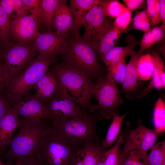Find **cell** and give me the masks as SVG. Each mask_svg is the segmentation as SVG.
<instances>
[{
    "label": "cell",
    "instance_id": "obj_1",
    "mask_svg": "<svg viewBox=\"0 0 165 165\" xmlns=\"http://www.w3.org/2000/svg\"><path fill=\"white\" fill-rule=\"evenodd\" d=\"M61 63L90 79L104 75L106 69L98 62L90 43L80 36H69Z\"/></svg>",
    "mask_w": 165,
    "mask_h": 165
},
{
    "label": "cell",
    "instance_id": "obj_2",
    "mask_svg": "<svg viewBox=\"0 0 165 165\" xmlns=\"http://www.w3.org/2000/svg\"><path fill=\"white\" fill-rule=\"evenodd\" d=\"M79 149L66 141L52 125L40 140L34 158L40 165H73Z\"/></svg>",
    "mask_w": 165,
    "mask_h": 165
},
{
    "label": "cell",
    "instance_id": "obj_3",
    "mask_svg": "<svg viewBox=\"0 0 165 165\" xmlns=\"http://www.w3.org/2000/svg\"><path fill=\"white\" fill-rule=\"evenodd\" d=\"M51 68L59 83L64 88L73 101L83 110L95 113L97 105H92L91 99L96 84L61 63H55Z\"/></svg>",
    "mask_w": 165,
    "mask_h": 165
},
{
    "label": "cell",
    "instance_id": "obj_4",
    "mask_svg": "<svg viewBox=\"0 0 165 165\" xmlns=\"http://www.w3.org/2000/svg\"><path fill=\"white\" fill-rule=\"evenodd\" d=\"M20 119L17 132L5 153L10 160L34 158L37 145L45 131L50 126L46 120Z\"/></svg>",
    "mask_w": 165,
    "mask_h": 165
},
{
    "label": "cell",
    "instance_id": "obj_5",
    "mask_svg": "<svg viewBox=\"0 0 165 165\" xmlns=\"http://www.w3.org/2000/svg\"><path fill=\"white\" fill-rule=\"evenodd\" d=\"M98 120L96 113L86 111L80 117L62 119L52 125L66 141L79 149L88 143L100 142L96 130Z\"/></svg>",
    "mask_w": 165,
    "mask_h": 165
},
{
    "label": "cell",
    "instance_id": "obj_6",
    "mask_svg": "<svg viewBox=\"0 0 165 165\" xmlns=\"http://www.w3.org/2000/svg\"><path fill=\"white\" fill-rule=\"evenodd\" d=\"M57 61V57H47L38 54L29 65L6 87L5 95L12 104L29 92L48 72L50 67Z\"/></svg>",
    "mask_w": 165,
    "mask_h": 165
},
{
    "label": "cell",
    "instance_id": "obj_7",
    "mask_svg": "<svg viewBox=\"0 0 165 165\" xmlns=\"http://www.w3.org/2000/svg\"><path fill=\"white\" fill-rule=\"evenodd\" d=\"M2 51L6 87L29 65L38 53L33 42L29 43H14Z\"/></svg>",
    "mask_w": 165,
    "mask_h": 165
},
{
    "label": "cell",
    "instance_id": "obj_8",
    "mask_svg": "<svg viewBox=\"0 0 165 165\" xmlns=\"http://www.w3.org/2000/svg\"><path fill=\"white\" fill-rule=\"evenodd\" d=\"M97 80L93 94L98 102L95 113L100 120L112 119L119 115L118 108L123 101L114 81L108 79L106 75Z\"/></svg>",
    "mask_w": 165,
    "mask_h": 165
},
{
    "label": "cell",
    "instance_id": "obj_9",
    "mask_svg": "<svg viewBox=\"0 0 165 165\" xmlns=\"http://www.w3.org/2000/svg\"><path fill=\"white\" fill-rule=\"evenodd\" d=\"M43 104L52 123L62 119L80 117L86 112L73 101L60 84L55 95Z\"/></svg>",
    "mask_w": 165,
    "mask_h": 165
},
{
    "label": "cell",
    "instance_id": "obj_10",
    "mask_svg": "<svg viewBox=\"0 0 165 165\" xmlns=\"http://www.w3.org/2000/svg\"><path fill=\"white\" fill-rule=\"evenodd\" d=\"M112 24L107 18L104 0H100L88 12L82 21L85 31L82 38L92 46Z\"/></svg>",
    "mask_w": 165,
    "mask_h": 165
},
{
    "label": "cell",
    "instance_id": "obj_11",
    "mask_svg": "<svg viewBox=\"0 0 165 165\" xmlns=\"http://www.w3.org/2000/svg\"><path fill=\"white\" fill-rule=\"evenodd\" d=\"M138 122V125L136 128L131 130L126 137L123 148L120 153L136 149L147 156L148 151L155 144L158 133L155 129L144 126L141 119H139Z\"/></svg>",
    "mask_w": 165,
    "mask_h": 165
},
{
    "label": "cell",
    "instance_id": "obj_12",
    "mask_svg": "<svg viewBox=\"0 0 165 165\" xmlns=\"http://www.w3.org/2000/svg\"><path fill=\"white\" fill-rule=\"evenodd\" d=\"M69 36L54 31L46 30L40 33L33 42L38 54L47 57L62 56L67 46Z\"/></svg>",
    "mask_w": 165,
    "mask_h": 165
},
{
    "label": "cell",
    "instance_id": "obj_13",
    "mask_svg": "<svg viewBox=\"0 0 165 165\" xmlns=\"http://www.w3.org/2000/svg\"><path fill=\"white\" fill-rule=\"evenodd\" d=\"M41 28L38 18L30 13L17 17L12 22L11 30L13 39L17 43L33 42L40 34Z\"/></svg>",
    "mask_w": 165,
    "mask_h": 165
},
{
    "label": "cell",
    "instance_id": "obj_14",
    "mask_svg": "<svg viewBox=\"0 0 165 165\" xmlns=\"http://www.w3.org/2000/svg\"><path fill=\"white\" fill-rule=\"evenodd\" d=\"M12 107L16 111L20 119H49V113L45 105L30 92L13 102Z\"/></svg>",
    "mask_w": 165,
    "mask_h": 165
},
{
    "label": "cell",
    "instance_id": "obj_15",
    "mask_svg": "<svg viewBox=\"0 0 165 165\" xmlns=\"http://www.w3.org/2000/svg\"><path fill=\"white\" fill-rule=\"evenodd\" d=\"M144 54V52L139 50L135 51L130 56V59L127 65L125 76L122 87L126 97L129 100L137 98L136 94L141 86V81L138 76L136 66L138 59Z\"/></svg>",
    "mask_w": 165,
    "mask_h": 165
},
{
    "label": "cell",
    "instance_id": "obj_16",
    "mask_svg": "<svg viewBox=\"0 0 165 165\" xmlns=\"http://www.w3.org/2000/svg\"><path fill=\"white\" fill-rule=\"evenodd\" d=\"M16 110L12 107L0 119V151L9 146L20 123Z\"/></svg>",
    "mask_w": 165,
    "mask_h": 165
},
{
    "label": "cell",
    "instance_id": "obj_17",
    "mask_svg": "<svg viewBox=\"0 0 165 165\" xmlns=\"http://www.w3.org/2000/svg\"><path fill=\"white\" fill-rule=\"evenodd\" d=\"M74 20L72 14L65 0H59L55 10L53 24L55 31L68 36L73 32Z\"/></svg>",
    "mask_w": 165,
    "mask_h": 165
},
{
    "label": "cell",
    "instance_id": "obj_18",
    "mask_svg": "<svg viewBox=\"0 0 165 165\" xmlns=\"http://www.w3.org/2000/svg\"><path fill=\"white\" fill-rule=\"evenodd\" d=\"M59 87L56 76L51 68L37 82L33 89L36 90L34 94L41 102L44 103L56 94Z\"/></svg>",
    "mask_w": 165,
    "mask_h": 165
},
{
    "label": "cell",
    "instance_id": "obj_19",
    "mask_svg": "<svg viewBox=\"0 0 165 165\" xmlns=\"http://www.w3.org/2000/svg\"><path fill=\"white\" fill-rule=\"evenodd\" d=\"M106 149L100 142L87 143L78 149L73 165H97Z\"/></svg>",
    "mask_w": 165,
    "mask_h": 165
},
{
    "label": "cell",
    "instance_id": "obj_20",
    "mask_svg": "<svg viewBox=\"0 0 165 165\" xmlns=\"http://www.w3.org/2000/svg\"><path fill=\"white\" fill-rule=\"evenodd\" d=\"M98 0H71L68 7L74 20V28L71 34L79 37L80 30L82 21L88 12L94 6L98 4Z\"/></svg>",
    "mask_w": 165,
    "mask_h": 165
},
{
    "label": "cell",
    "instance_id": "obj_21",
    "mask_svg": "<svg viewBox=\"0 0 165 165\" xmlns=\"http://www.w3.org/2000/svg\"><path fill=\"white\" fill-rule=\"evenodd\" d=\"M127 45L124 46H115L111 49L101 58L107 67L120 61L128 55L131 56L135 52L134 47L139 43L132 35L126 38Z\"/></svg>",
    "mask_w": 165,
    "mask_h": 165
},
{
    "label": "cell",
    "instance_id": "obj_22",
    "mask_svg": "<svg viewBox=\"0 0 165 165\" xmlns=\"http://www.w3.org/2000/svg\"><path fill=\"white\" fill-rule=\"evenodd\" d=\"M122 34L113 24L97 41L91 46L101 59L106 53L116 45Z\"/></svg>",
    "mask_w": 165,
    "mask_h": 165
},
{
    "label": "cell",
    "instance_id": "obj_23",
    "mask_svg": "<svg viewBox=\"0 0 165 165\" xmlns=\"http://www.w3.org/2000/svg\"><path fill=\"white\" fill-rule=\"evenodd\" d=\"M150 54L152 59L154 69L150 83L144 90L143 96L148 92L152 88L162 90L165 87V68L164 61L159 53L153 52Z\"/></svg>",
    "mask_w": 165,
    "mask_h": 165
},
{
    "label": "cell",
    "instance_id": "obj_24",
    "mask_svg": "<svg viewBox=\"0 0 165 165\" xmlns=\"http://www.w3.org/2000/svg\"><path fill=\"white\" fill-rule=\"evenodd\" d=\"M59 0H41L40 6L38 20L41 28L46 30L53 31V24L56 8Z\"/></svg>",
    "mask_w": 165,
    "mask_h": 165
},
{
    "label": "cell",
    "instance_id": "obj_25",
    "mask_svg": "<svg viewBox=\"0 0 165 165\" xmlns=\"http://www.w3.org/2000/svg\"><path fill=\"white\" fill-rule=\"evenodd\" d=\"M165 36V25L152 27L145 32L140 42L139 50L144 52L152 45L163 40Z\"/></svg>",
    "mask_w": 165,
    "mask_h": 165
},
{
    "label": "cell",
    "instance_id": "obj_26",
    "mask_svg": "<svg viewBox=\"0 0 165 165\" xmlns=\"http://www.w3.org/2000/svg\"><path fill=\"white\" fill-rule=\"evenodd\" d=\"M12 20L0 6V47L4 50L15 42L11 35Z\"/></svg>",
    "mask_w": 165,
    "mask_h": 165
},
{
    "label": "cell",
    "instance_id": "obj_27",
    "mask_svg": "<svg viewBox=\"0 0 165 165\" xmlns=\"http://www.w3.org/2000/svg\"><path fill=\"white\" fill-rule=\"evenodd\" d=\"M0 6L13 20L30 13L22 0H0Z\"/></svg>",
    "mask_w": 165,
    "mask_h": 165
},
{
    "label": "cell",
    "instance_id": "obj_28",
    "mask_svg": "<svg viewBox=\"0 0 165 165\" xmlns=\"http://www.w3.org/2000/svg\"><path fill=\"white\" fill-rule=\"evenodd\" d=\"M154 69L152 59L150 53L144 54L138 59L136 70L139 78L147 81L152 77Z\"/></svg>",
    "mask_w": 165,
    "mask_h": 165
},
{
    "label": "cell",
    "instance_id": "obj_29",
    "mask_svg": "<svg viewBox=\"0 0 165 165\" xmlns=\"http://www.w3.org/2000/svg\"><path fill=\"white\" fill-rule=\"evenodd\" d=\"M153 119L155 130L159 134H163L165 130V104L160 97L154 105Z\"/></svg>",
    "mask_w": 165,
    "mask_h": 165
},
{
    "label": "cell",
    "instance_id": "obj_30",
    "mask_svg": "<svg viewBox=\"0 0 165 165\" xmlns=\"http://www.w3.org/2000/svg\"><path fill=\"white\" fill-rule=\"evenodd\" d=\"M127 114L114 117L108 129L106 137L102 142V145L105 148L110 147L116 139L120 130L122 123Z\"/></svg>",
    "mask_w": 165,
    "mask_h": 165
},
{
    "label": "cell",
    "instance_id": "obj_31",
    "mask_svg": "<svg viewBox=\"0 0 165 165\" xmlns=\"http://www.w3.org/2000/svg\"><path fill=\"white\" fill-rule=\"evenodd\" d=\"M146 158L147 156L136 149H132L123 153L119 152L118 156L120 165H148Z\"/></svg>",
    "mask_w": 165,
    "mask_h": 165
},
{
    "label": "cell",
    "instance_id": "obj_32",
    "mask_svg": "<svg viewBox=\"0 0 165 165\" xmlns=\"http://www.w3.org/2000/svg\"><path fill=\"white\" fill-rule=\"evenodd\" d=\"M126 58L107 67L108 72L106 76L115 82L122 83L125 76L127 64Z\"/></svg>",
    "mask_w": 165,
    "mask_h": 165
},
{
    "label": "cell",
    "instance_id": "obj_33",
    "mask_svg": "<svg viewBox=\"0 0 165 165\" xmlns=\"http://www.w3.org/2000/svg\"><path fill=\"white\" fill-rule=\"evenodd\" d=\"M146 159L148 165H161L165 161V141L155 144Z\"/></svg>",
    "mask_w": 165,
    "mask_h": 165
},
{
    "label": "cell",
    "instance_id": "obj_34",
    "mask_svg": "<svg viewBox=\"0 0 165 165\" xmlns=\"http://www.w3.org/2000/svg\"><path fill=\"white\" fill-rule=\"evenodd\" d=\"M151 25V21L146 9L141 11H137L133 19L132 27L126 31L132 29H135L145 32L150 29Z\"/></svg>",
    "mask_w": 165,
    "mask_h": 165
},
{
    "label": "cell",
    "instance_id": "obj_35",
    "mask_svg": "<svg viewBox=\"0 0 165 165\" xmlns=\"http://www.w3.org/2000/svg\"><path fill=\"white\" fill-rule=\"evenodd\" d=\"M124 135L121 134L117 139L115 144L104 153L105 157V165H116L118 161L120 148L124 142Z\"/></svg>",
    "mask_w": 165,
    "mask_h": 165
},
{
    "label": "cell",
    "instance_id": "obj_36",
    "mask_svg": "<svg viewBox=\"0 0 165 165\" xmlns=\"http://www.w3.org/2000/svg\"><path fill=\"white\" fill-rule=\"evenodd\" d=\"M146 2L147 11L153 27L160 22V1L147 0Z\"/></svg>",
    "mask_w": 165,
    "mask_h": 165
},
{
    "label": "cell",
    "instance_id": "obj_37",
    "mask_svg": "<svg viewBox=\"0 0 165 165\" xmlns=\"http://www.w3.org/2000/svg\"><path fill=\"white\" fill-rule=\"evenodd\" d=\"M105 11L107 16L116 17L123 13L126 7L118 1L104 0Z\"/></svg>",
    "mask_w": 165,
    "mask_h": 165
},
{
    "label": "cell",
    "instance_id": "obj_38",
    "mask_svg": "<svg viewBox=\"0 0 165 165\" xmlns=\"http://www.w3.org/2000/svg\"><path fill=\"white\" fill-rule=\"evenodd\" d=\"M132 12L127 7H126L124 11L116 17L113 25L121 33L126 30L129 25Z\"/></svg>",
    "mask_w": 165,
    "mask_h": 165
},
{
    "label": "cell",
    "instance_id": "obj_39",
    "mask_svg": "<svg viewBox=\"0 0 165 165\" xmlns=\"http://www.w3.org/2000/svg\"><path fill=\"white\" fill-rule=\"evenodd\" d=\"M22 1L30 13L36 16L38 19L41 0H22Z\"/></svg>",
    "mask_w": 165,
    "mask_h": 165
},
{
    "label": "cell",
    "instance_id": "obj_40",
    "mask_svg": "<svg viewBox=\"0 0 165 165\" xmlns=\"http://www.w3.org/2000/svg\"><path fill=\"white\" fill-rule=\"evenodd\" d=\"M12 107L11 102L6 96L5 92L3 95H0V119Z\"/></svg>",
    "mask_w": 165,
    "mask_h": 165
},
{
    "label": "cell",
    "instance_id": "obj_41",
    "mask_svg": "<svg viewBox=\"0 0 165 165\" xmlns=\"http://www.w3.org/2000/svg\"><path fill=\"white\" fill-rule=\"evenodd\" d=\"M123 1L127 8L133 12L140 7L145 1L143 0H123Z\"/></svg>",
    "mask_w": 165,
    "mask_h": 165
},
{
    "label": "cell",
    "instance_id": "obj_42",
    "mask_svg": "<svg viewBox=\"0 0 165 165\" xmlns=\"http://www.w3.org/2000/svg\"><path fill=\"white\" fill-rule=\"evenodd\" d=\"M0 84L6 86L4 62L3 57L0 60Z\"/></svg>",
    "mask_w": 165,
    "mask_h": 165
},
{
    "label": "cell",
    "instance_id": "obj_43",
    "mask_svg": "<svg viewBox=\"0 0 165 165\" xmlns=\"http://www.w3.org/2000/svg\"><path fill=\"white\" fill-rule=\"evenodd\" d=\"M160 22L165 25V0H160Z\"/></svg>",
    "mask_w": 165,
    "mask_h": 165
},
{
    "label": "cell",
    "instance_id": "obj_44",
    "mask_svg": "<svg viewBox=\"0 0 165 165\" xmlns=\"http://www.w3.org/2000/svg\"><path fill=\"white\" fill-rule=\"evenodd\" d=\"M21 161L22 165H40L34 158L24 159Z\"/></svg>",
    "mask_w": 165,
    "mask_h": 165
},
{
    "label": "cell",
    "instance_id": "obj_45",
    "mask_svg": "<svg viewBox=\"0 0 165 165\" xmlns=\"http://www.w3.org/2000/svg\"><path fill=\"white\" fill-rule=\"evenodd\" d=\"M105 153V152H104ZM104 153L98 160L97 165H105V157Z\"/></svg>",
    "mask_w": 165,
    "mask_h": 165
},
{
    "label": "cell",
    "instance_id": "obj_46",
    "mask_svg": "<svg viewBox=\"0 0 165 165\" xmlns=\"http://www.w3.org/2000/svg\"><path fill=\"white\" fill-rule=\"evenodd\" d=\"M13 165H22L21 160H16L15 163L13 164Z\"/></svg>",
    "mask_w": 165,
    "mask_h": 165
},
{
    "label": "cell",
    "instance_id": "obj_47",
    "mask_svg": "<svg viewBox=\"0 0 165 165\" xmlns=\"http://www.w3.org/2000/svg\"><path fill=\"white\" fill-rule=\"evenodd\" d=\"M13 164L11 163H7L5 164L3 163L2 162L0 163V165H13Z\"/></svg>",
    "mask_w": 165,
    "mask_h": 165
},
{
    "label": "cell",
    "instance_id": "obj_48",
    "mask_svg": "<svg viewBox=\"0 0 165 165\" xmlns=\"http://www.w3.org/2000/svg\"><path fill=\"white\" fill-rule=\"evenodd\" d=\"M5 87L6 86L4 85H3L0 84V91L3 89V88Z\"/></svg>",
    "mask_w": 165,
    "mask_h": 165
},
{
    "label": "cell",
    "instance_id": "obj_49",
    "mask_svg": "<svg viewBox=\"0 0 165 165\" xmlns=\"http://www.w3.org/2000/svg\"><path fill=\"white\" fill-rule=\"evenodd\" d=\"M3 57L2 52V51L0 50V60Z\"/></svg>",
    "mask_w": 165,
    "mask_h": 165
},
{
    "label": "cell",
    "instance_id": "obj_50",
    "mask_svg": "<svg viewBox=\"0 0 165 165\" xmlns=\"http://www.w3.org/2000/svg\"><path fill=\"white\" fill-rule=\"evenodd\" d=\"M161 165H165V161H164L162 163Z\"/></svg>",
    "mask_w": 165,
    "mask_h": 165
},
{
    "label": "cell",
    "instance_id": "obj_51",
    "mask_svg": "<svg viewBox=\"0 0 165 165\" xmlns=\"http://www.w3.org/2000/svg\"><path fill=\"white\" fill-rule=\"evenodd\" d=\"M1 151H0V155H1ZM2 162L1 161V160H0V163H2Z\"/></svg>",
    "mask_w": 165,
    "mask_h": 165
},
{
    "label": "cell",
    "instance_id": "obj_52",
    "mask_svg": "<svg viewBox=\"0 0 165 165\" xmlns=\"http://www.w3.org/2000/svg\"><path fill=\"white\" fill-rule=\"evenodd\" d=\"M116 165H120L119 162V161H118L117 163V164H116Z\"/></svg>",
    "mask_w": 165,
    "mask_h": 165
}]
</instances>
